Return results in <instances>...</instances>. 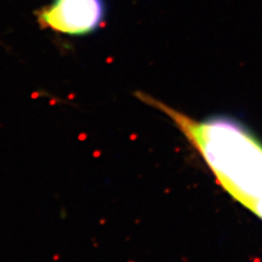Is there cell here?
<instances>
[{
	"label": "cell",
	"instance_id": "obj_1",
	"mask_svg": "<svg viewBox=\"0 0 262 262\" xmlns=\"http://www.w3.org/2000/svg\"><path fill=\"white\" fill-rule=\"evenodd\" d=\"M140 96L176 123L236 201L249 210L261 198L262 143L242 123L224 116L197 121L149 95Z\"/></svg>",
	"mask_w": 262,
	"mask_h": 262
},
{
	"label": "cell",
	"instance_id": "obj_2",
	"mask_svg": "<svg viewBox=\"0 0 262 262\" xmlns=\"http://www.w3.org/2000/svg\"><path fill=\"white\" fill-rule=\"evenodd\" d=\"M105 15V0H53L36 12L42 27L72 36L95 32Z\"/></svg>",
	"mask_w": 262,
	"mask_h": 262
},
{
	"label": "cell",
	"instance_id": "obj_3",
	"mask_svg": "<svg viewBox=\"0 0 262 262\" xmlns=\"http://www.w3.org/2000/svg\"><path fill=\"white\" fill-rule=\"evenodd\" d=\"M252 213H254L258 217L262 219V197L260 198L257 202H254V204L251 205L250 209H249Z\"/></svg>",
	"mask_w": 262,
	"mask_h": 262
}]
</instances>
